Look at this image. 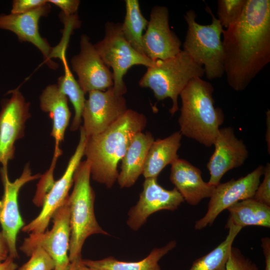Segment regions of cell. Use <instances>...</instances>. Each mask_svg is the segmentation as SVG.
Returning <instances> with one entry per match:
<instances>
[{
	"label": "cell",
	"mask_w": 270,
	"mask_h": 270,
	"mask_svg": "<svg viewBox=\"0 0 270 270\" xmlns=\"http://www.w3.org/2000/svg\"><path fill=\"white\" fill-rule=\"evenodd\" d=\"M168 20L166 6H155L152 8L142 46L145 54L154 62L172 58L182 51V42L170 28Z\"/></svg>",
	"instance_id": "16"
},
{
	"label": "cell",
	"mask_w": 270,
	"mask_h": 270,
	"mask_svg": "<svg viewBox=\"0 0 270 270\" xmlns=\"http://www.w3.org/2000/svg\"><path fill=\"white\" fill-rule=\"evenodd\" d=\"M206 10L212 16L210 24L198 23L196 14L192 10H188L184 14L188 29L183 50L204 68L206 78L212 80L221 78L224 74V49L221 40L224 29L210 8L206 6Z\"/></svg>",
	"instance_id": "6"
},
{
	"label": "cell",
	"mask_w": 270,
	"mask_h": 270,
	"mask_svg": "<svg viewBox=\"0 0 270 270\" xmlns=\"http://www.w3.org/2000/svg\"><path fill=\"white\" fill-rule=\"evenodd\" d=\"M176 245L174 240L162 247L154 248L146 257L138 262L121 261L111 256L100 260L82 259V262L90 270H160V260Z\"/></svg>",
	"instance_id": "23"
},
{
	"label": "cell",
	"mask_w": 270,
	"mask_h": 270,
	"mask_svg": "<svg viewBox=\"0 0 270 270\" xmlns=\"http://www.w3.org/2000/svg\"><path fill=\"white\" fill-rule=\"evenodd\" d=\"M226 210L230 212L226 226L243 228L248 226L270 227V206L252 198L240 201Z\"/></svg>",
	"instance_id": "24"
},
{
	"label": "cell",
	"mask_w": 270,
	"mask_h": 270,
	"mask_svg": "<svg viewBox=\"0 0 270 270\" xmlns=\"http://www.w3.org/2000/svg\"><path fill=\"white\" fill-rule=\"evenodd\" d=\"M18 265L14 262V258L10 256L0 262V270H16Z\"/></svg>",
	"instance_id": "37"
},
{
	"label": "cell",
	"mask_w": 270,
	"mask_h": 270,
	"mask_svg": "<svg viewBox=\"0 0 270 270\" xmlns=\"http://www.w3.org/2000/svg\"><path fill=\"white\" fill-rule=\"evenodd\" d=\"M204 74V68L182 50L172 58L154 61L139 85L150 88L158 101L170 98L172 103L169 112L172 116L178 110V98L184 88L192 80Z\"/></svg>",
	"instance_id": "5"
},
{
	"label": "cell",
	"mask_w": 270,
	"mask_h": 270,
	"mask_svg": "<svg viewBox=\"0 0 270 270\" xmlns=\"http://www.w3.org/2000/svg\"><path fill=\"white\" fill-rule=\"evenodd\" d=\"M264 167L259 166L244 176L236 180L232 178L216 186L210 196L208 210L196 222L195 229L200 230L211 226L224 210L240 201L252 198L264 174Z\"/></svg>",
	"instance_id": "10"
},
{
	"label": "cell",
	"mask_w": 270,
	"mask_h": 270,
	"mask_svg": "<svg viewBox=\"0 0 270 270\" xmlns=\"http://www.w3.org/2000/svg\"><path fill=\"white\" fill-rule=\"evenodd\" d=\"M68 270H90L82 262V257L70 262Z\"/></svg>",
	"instance_id": "38"
},
{
	"label": "cell",
	"mask_w": 270,
	"mask_h": 270,
	"mask_svg": "<svg viewBox=\"0 0 270 270\" xmlns=\"http://www.w3.org/2000/svg\"><path fill=\"white\" fill-rule=\"evenodd\" d=\"M154 140L150 132H140L134 137L122 160L117 181L122 188L132 186L142 174L146 156Z\"/></svg>",
	"instance_id": "21"
},
{
	"label": "cell",
	"mask_w": 270,
	"mask_h": 270,
	"mask_svg": "<svg viewBox=\"0 0 270 270\" xmlns=\"http://www.w3.org/2000/svg\"><path fill=\"white\" fill-rule=\"evenodd\" d=\"M226 270H258L256 264L235 247H232Z\"/></svg>",
	"instance_id": "31"
},
{
	"label": "cell",
	"mask_w": 270,
	"mask_h": 270,
	"mask_svg": "<svg viewBox=\"0 0 270 270\" xmlns=\"http://www.w3.org/2000/svg\"><path fill=\"white\" fill-rule=\"evenodd\" d=\"M8 248L2 232H0V262L4 260L8 256Z\"/></svg>",
	"instance_id": "36"
},
{
	"label": "cell",
	"mask_w": 270,
	"mask_h": 270,
	"mask_svg": "<svg viewBox=\"0 0 270 270\" xmlns=\"http://www.w3.org/2000/svg\"><path fill=\"white\" fill-rule=\"evenodd\" d=\"M68 197L54 214L51 230L30 234L20 248L27 256H30L37 246L41 247L54 260V270H68L70 264L68 256L70 226Z\"/></svg>",
	"instance_id": "8"
},
{
	"label": "cell",
	"mask_w": 270,
	"mask_h": 270,
	"mask_svg": "<svg viewBox=\"0 0 270 270\" xmlns=\"http://www.w3.org/2000/svg\"><path fill=\"white\" fill-rule=\"evenodd\" d=\"M80 140L74 154L71 156L62 176L55 182L46 196L39 214L22 229L24 232L38 234L46 231L54 212L68 196V192L73 184L74 172L84 156L88 136L82 126L80 127Z\"/></svg>",
	"instance_id": "12"
},
{
	"label": "cell",
	"mask_w": 270,
	"mask_h": 270,
	"mask_svg": "<svg viewBox=\"0 0 270 270\" xmlns=\"http://www.w3.org/2000/svg\"><path fill=\"white\" fill-rule=\"evenodd\" d=\"M58 158V156L54 154L50 168L44 174L40 176L41 179L38 185L36 196L33 200L34 204L38 206H42L46 196L55 182L54 180L53 174Z\"/></svg>",
	"instance_id": "30"
},
{
	"label": "cell",
	"mask_w": 270,
	"mask_h": 270,
	"mask_svg": "<svg viewBox=\"0 0 270 270\" xmlns=\"http://www.w3.org/2000/svg\"><path fill=\"white\" fill-rule=\"evenodd\" d=\"M261 246L265 259V270H270V239L266 237L262 239Z\"/></svg>",
	"instance_id": "35"
},
{
	"label": "cell",
	"mask_w": 270,
	"mask_h": 270,
	"mask_svg": "<svg viewBox=\"0 0 270 270\" xmlns=\"http://www.w3.org/2000/svg\"><path fill=\"white\" fill-rule=\"evenodd\" d=\"M10 98L4 100L0 111V164L8 168L14 156V144L24 136L25 123L30 116V103L18 88L8 91Z\"/></svg>",
	"instance_id": "11"
},
{
	"label": "cell",
	"mask_w": 270,
	"mask_h": 270,
	"mask_svg": "<svg viewBox=\"0 0 270 270\" xmlns=\"http://www.w3.org/2000/svg\"><path fill=\"white\" fill-rule=\"evenodd\" d=\"M182 134L176 132L168 136L154 140L148 151L142 174L145 178H157L162 170L178 158Z\"/></svg>",
	"instance_id": "22"
},
{
	"label": "cell",
	"mask_w": 270,
	"mask_h": 270,
	"mask_svg": "<svg viewBox=\"0 0 270 270\" xmlns=\"http://www.w3.org/2000/svg\"><path fill=\"white\" fill-rule=\"evenodd\" d=\"M184 201L176 188L168 190L158 184L157 178H145L138 200L128 212L127 224L136 231L152 214L161 210L174 211Z\"/></svg>",
	"instance_id": "14"
},
{
	"label": "cell",
	"mask_w": 270,
	"mask_h": 270,
	"mask_svg": "<svg viewBox=\"0 0 270 270\" xmlns=\"http://www.w3.org/2000/svg\"><path fill=\"white\" fill-rule=\"evenodd\" d=\"M214 90L210 83L197 78L192 80L180 94L179 132L206 147L214 144L224 121L222 110L214 106Z\"/></svg>",
	"instance_id": "3"
},
{
	"label": "cell",
	"mask_w": 270,
	"mask_h": 270,
	"mask_svg": "<svg viewBox=\"0 0 270 270\" xmlns=\"http://www.w3.org/2000/svg\"><path fill=\"white\" fill-rule=\"evenodd\" d=\"M94 46L104 64L112 70L113 89L120 95L126 92L124 77L128 70L135 65L147 68L154 61L136 50L126 41L121 31V24L108 22L104 38Z\"/></svg>",
	"instance_id": "7"
},
{
	"label": "cell",
	"mask_w": 270,
	"mask_h": 270,
	"mask_svg": "<svg viewBox=\"0 0 270 270\" xmlns=\"http://www.w3.org/2000/svg\"><path fill=\"white\" fill-rule=\"evenodd\" d=\"M126 15L121 24L122 32L130 46L140 54L146 56L142 46L143 32L148 21L142 14L137 0H126Z\"/></svg>",
	"instance_id": "25"
},
{
	"label": "cell",
	"mask_w": 270,
	"mask_h": 270,
	"mask_svg": "<svg viewBox=\"0 0 270 270\" xmlns=\"http://www.w3.org/2000/svg\"><path fill=\"white\" fill-rule=\"evenodd\" d=\"M146 117L128 109L102 132L88 137L84 155L90 166V174L96 182L111 188L117 180L118 162L124 156L134 137L142 132Z\"/></svg>",
	"instance_id": "2"
},
{
	"label": "cell",
	"mask_w": 270,
	"mask_h": 270,
	"mask_svg": "<svg viewBox=\"0 0 270 270\" xmlns=\"http://www.w3.org/2000/svg\"><path fill=\"white\" fill-rule=\"evenodd\" d=\"M60 59L64 64V74L59 78L56 85L59 90L70 98L72 104L74 116L70 130L72 131H76L80 127L82 122V113L86 100L84 98L85 94L70 69L66 54Z\"/></svg>",
	"instance_id": "27"
},
{
	"label": "cell",
	"mask_w": 270,
	"mask_h": 270,
	"mask_svg": "<svg viewBox=\"0 0 270 270\" xmlns=\"http://www.w3.org/2000/svg\"><path fill=\"white\" fill-rule=\"evenodd\" d=\"M80 53L71 60L78 82L84 94L92 90H104L114 85L112 72L103 62L88 37L82 34Z\"/></svg>",
	"instance_id": "15"
},
{
	"label": "cell",
	"mask_w": 270,
	"mask_h": 270,
	"mask_svg": "<svg viewBox=\"0 0 270 270\" xmlns=\"http://www.w3.org/2000/svg\"><path fill=\"white\" fill-rule=\"evenodd\" d=\"M226 239L206 254L196 260L189 270H226L232 243L242 228L230 224Z\"/></svg>",
	"instance_id": "26"
},
{
	"label": "cell",
	"mask_w": 270,
	"mask_h": 270,
	"mask_svg": "<svg viewBox=\"0 0 270 270\" xmlns=\"http://www.w3.org/2000/svg\"><path fill=\"white\" fill-rule=\"evenodd\" d=\"M246 0H218V16L222 27L227 28L236 23L241 16Z\"/></svg>",
	"instance_id": "28"
},
{
	"label": "cell",
	"mask_w": 270,
	"mask_h": 270,
	"mask_svg": "<svg viewBox=\"0 0 270 270\" xmlns=\"http://www.w3.org/2000/svg\"><path fill=\"white\" fill-rule=\"evenodd\" d=\"M88 93L82 113V127L88 137L105 130L128 110L123 95L116 94L112 87Z\"/></svg>",
	"instance_id": "13"
},
{
	"label": "cell",
	"mask_w": 270,
	"mask_h": 270,
	"mask_svg": "<svg viewBox=\"0 0 270 270\" xmlns=\"http://www.w3.org/2000/svg\"><path fill=\"white\" fill-rule=\"evenodd\" d=\"M55 264L51 257L40 246L32 252L30 258L18 270H54Z\"/></svg>",
	"instance_id": "29"
},
{
	"label": "cell",
	"mask_w": 270,
	"mask_h": 270,
	"mask_svg": "<svg viewBox=\"0 0 270 270\" xmlns=\"http://www.w3.org/2000/svg\"><path fill=\"white\" fill-rule=\"evenodd\" d=\"M264 178L258 185L252 198L270 206V164L264 167Z\"/></svg>",
	"instance_id": "32"
},
{
	"label": "cell",
	"mask_w": 270,
	"mask_h": 270,
	"mask_svg": "<svg viewBox=\"0 0 270 270\" xmlns=\"http://www.w3.org/2000/svg\"><path fill=\"white\" fill-rule=\"evenodd\" d=\"M40 100L41 110L48 112L52 120L50 136L54 138L55 142L54 154L60 156L62 154L60 144L64 140L71 116L68 98L59 90L56 84H52L42 90Z\"/></svg>",
	"instance_id": "20"
},
{
	"label": "cell",
	"mask_w": 270,
	"mask_h": 270,
	"mask_svg": "<svg viewBox=\"0 0 270 270\" xmlns=\"http://www.w3.org/2000/svg\"><path fill=\"white\" fill-rule=\"evenodd\" d=\"M48 2L53 4L59 7L65 16L74 15L80 3L78 0H48Z\"/></svg>",
	"instance_id": "34"
},
{
	"label": "cell",
	"mask_w": 270,
	"mask_h": 270,
	"mask_svg": "<svg viewBox=\"0 0 270 270\" xmlns=\"http://www.w3.org/2000/svg\"><path fill=\"white\" fill-rule=\"evenodd\" d=\"M50 10V6L48 2L34 10L24 14H1L0 29L13 32L20 42L32 44L41 52L48 66L56 69L58 65L51 60L53 50L46 40L40 36L38 30L40 18L46 16Z\"/></svg>",
	"instance_id": "18"
},
{
	"label": "cell",
	"mask_w": 270,
	"mask_h": 270,
	"mask_svg": "<svg viewBox=\"0 0 270 270\" xmlns=\"http://www.w3.org/2000/svg\"><path fill=\"white\" fill-rule=\"evenodd\" d=\"M1 180L4 194L0 200V224L2 232L8 248V256L15 258L18 257L16 248L17 235L24 226L18 204V193L21 188L27 182L40 178L39 174L32 175L28 164L24 168L21 176L14 181L10 180L8 168H1Z\"/></svg>",
	"instance_id": "9"
},
{
	"label": "cell",
	"mask_w": 270,
	"mask_h": 270,
	"mask_svg": "<svg viewBox=\"0 0 270 270\" xmlns=\"http://www.w3.org/2000/svg\"><path fill=\"white\" fill-rule=\"evenodd\" d=\"M90 176L88 161L80 162L74 172V188L68 197L70 226L68 256L70 262L82 257V246L89 236L96 234L108 235L96 218V196L90 184Z\"/></svg>",
	"instance_id": "4"
},
{
	"label": "cell",
	"mask_w": 270,
	"mask_h": 270,
	"mask_svg": "<svg viewBox=\"0 0 270 270\" xmlns=\"http://www.w3.org/2000/svg\"><path fill=\"white\" fill-rule=\"evenodd\" d=\"M47 3V0H14L12 2L10 13L19 14L28 12Z\"/></svg>",
	"instance_id": "33"
},
{
	"label": "cell",
	"mask_w": 270,
	"mask_h": 270,
	"mask_svg": "<svg viewBox=\"0 0 270 270\" xmlns=\"http://www.w3.org/2000/svg\"><path fill=\"white\" fill-rule=\"evenodd\" d=\"M214 151L207 164L210 184L216 186L224 174L232 169L242 166L248 152L242 140L235 136L232 127L220 128L214 142Z\"/></svg>",
	"instance_id": "17"
},
{
	"label": "cell",
	"mask_w": 270,
	"mask_h": 270,
	"mask_svg": "<svg viewBox=\"0 0 270 270\" xmlns=\"http://www.w3.org/2000/svg\"><path fill=\"white\" fill-rule=\"evenodd\" d=\"M170 179L184 200L192 206L210 198L215 187L202 180L200 169L179 158L171 164Z\"/></svg>",
	"instance_id": "19"
},
{
	"label": "cell",
	"mask_w": 270,
	"mask_h": 270,
	"mask_svg": "<svg viewBox=\"0 0 270 270\" xmlns=\"http://www.w3.org/2000/svg\"><path fill=\"white\" fill-rule=\"evenodd\" d=\"M222 34L227 82L242 91L270 62V0H246L240 18Z\"/></svg>",
	"instance_id": "1"
}]
</instances>
